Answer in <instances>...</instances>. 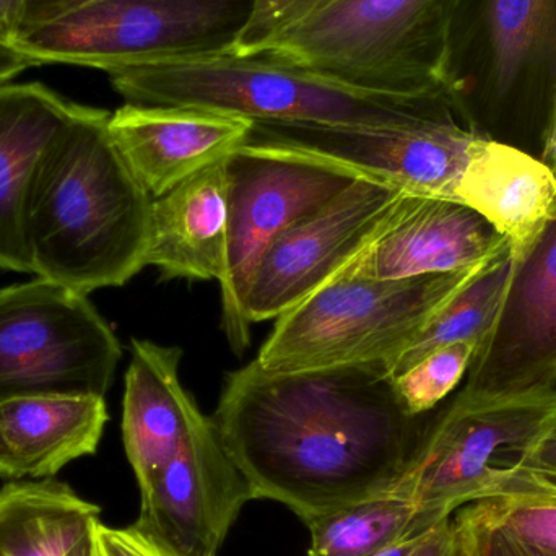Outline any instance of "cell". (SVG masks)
I'll return each instance as SVG.
<instances>
[{
	"label": "cell",
	"instance_id": "836d02e7",
	"mask_svg": "<svg viewBox=\"0 0 556 556\" xmlns=\"http://www.w3.org/2000/svg\"><path fill=\"white\" fill-rule=\"evenodd\" d=\"M29 67H35V62L28 55L20 52L13 46L0 45V85L10 84Z\"/></svg>",
	"mask_w": 556,
	"mask_h": 556
},
{
	"label": "cell",
	"instance_id": "30bf717a",
	"mask_svg": "<svg viewBox=\"0 0 556 556\" xmlns=\"http://www.w3.org/2000/svg\"><path fill=\"white\" fill-rule=\"evenodd\" d=\"M477 139L447 114L408 126L254 123L247 143L330 163L408 194L456 201Z\"/></svg>",
	"mask_w": 556,
	"mask_h": 556
},
{
	"label": "cell",
	"instance_id": "603a6c76",
	"mask_svg": "<svg viewBox=\"0 0 556 556\" xmlns=\"http://www.w3.org/2000/svg\"><path fill=\"white\" fill-rule=\"evenodd\" d=\"M513 264L511 244L483 264L392 363L394 376L407 371L441 346L466 342L479 349L498 319L511 280Z\"/></svg>",
	"mask_w": 556,
	"mask_h": 556
},
{
	"label": "cell",
	"instance_id": "9a60e30c",
	"mask_svg": "<svg viewBox=\"0 0 556 556\" xmlns=\"http://www.w3.org/2000/svg\"><path fill=\"white\" fill-rule=\"evenodd\" d=\"M253 126L205 108L134 103L117 108L108 123L114 146L153 199L230 159Z\"/></svg>",
	"mask_w": 556,
	"mask_h": 556
},
{
	"label": "cell",
	"instance_id": "6da1fadb",
	"mask_svg": "<svg viewBox=\"0 0 556 556\" xmlns=\"http://www.w3.org/2000/svg\"><path fill=\"white\" fill-rule=\"evenodd\" d=\"M386 362L273 372L256 359L228 372L212 421L254 500L304 525L389 495L428 420L402 404Z\"/></svg>",
	"mask_w": 556,
	"mask_h": 556
},
{
	"label": "cell",
	"instance_id": "2e32d148",
	"mask_svg": "<svg viewBox=\"0 0 556 556\" xmlns=\"http://www.w3.org/2000/svg\"><path fill=\"white\" fill-rule=\"evenodd\" d=\"M74 106L39 81L0 85V269L31 274L26 243L29 195Z\"/></svg>",
	"mask_w": 556,
	"mask_h": 556
},
{
	"label": "cell",
	"instance_id": "1f68e13d",
	"mask_svg": "<svg viewBox=\"0 0 556 556\" xmlns=\"http://www.w3.org/2000/svg\"><path fill=\"white\" fill-rule=\"evenodd\" d=\"M519 469L531 470L556 480V425L526 454Z\"/></svg>",
	"mask_w": 556,
	"mask_h": 556
},
{
	"label": "cell",
	"instance_id": "52a82bcc",
	"mask_svg": "<svg viewBox=\"0 0 556 556\" xmlns=\"http://www.w3.org/2000/svg\"><path fill=\"white\" fill-rule=\"evenodd\" d=\"M248 15L250 0H97L26 33L15 48L35 65L111 74L156 59L228 51Z\"/></svg>",
	"mask_w": 556,
	"mask_h": 556
},
{
	"label": "cell",
	"instance_id": "9c48e42d",
	"mask_svg": "<svg viewBox=\"0 0 556 556\" xmlns=\"http://www.w3.org/2000/svg\"><path fill=\"white\" fill-rule=\"evenodd\" d=\"M230 192L222 327L237 355L251 343L247 313L254 274L269 248L293 225L332 201L359 176L340 166L244 143L225 160Z\"/></svg>",
	"mask_w": 556,
	"mask_h": 556
},
{
	"label": "cell",
	"instance_id": "d6986e66",
	"mask_svg": "<svg viewBox=\"0 0 556 556\" xmlns=\"http://www.w3.org/2000/svg\"><path fill=\"white\" fill-rule=\"evenodd\" d=\"M230 192L225 162L153 199L147 266L165 278L222 280Z\"/></svg>",
	"mask_w": 556,
	"mask_h": 556
},
{
	"label": "cell",
	"instance_id": "e575fe53",
	"mask_svg": "<svg viewBox=\"0 0 556 556\" xmlns=\"http://www.w3.org/2000/svg\"><path fill=\"white\" fill-rule=\"evenodd\" d=\"M541 160L554 172L556 178V84L551 108H548L547 126H545Z\"/></svg>",
	"mask_w": 556,
	"mask_h": 556
},
{
	"label": "cell",
	"instance_id": "4316f807",
	"mask_svg": "<svg viewBox=\"0 0 556 556\" xmlns=\"http://www.w3.org/2000/svg\"><path fill=\"white\" fill-rule=\"evenodd\" d=\"M323 0H250V15L227 52L237 58L264 54L281 35L306 18Z\"/></svg>",
	"mask_w": 556,
	"mask_h": 556
},
{
	"label": "cell",
	"instance_id": "277c9868",
	"mask_svg": "<svg viewBox=\"0 0 556 556\" xmlns=\"http://www.w3.org/2000/svg\"><path fill=\"white\" fill-rule=\"evenodd\" d=\"M460 2L323 0L261 58L375 93L451 101Z\"/></svg>",
	"mask_w": 556,
	"mask_h": 556
},
{
	"label": "cell",
	"instance_id": "44dd1931",
	"mask_svg": "<svg viewBox=\"0 0 556 556\" xmlns=\"http://www.w3.org/2000/svg\"><path fill=\"white\" fill-rule=\"evenodd\" d=\"M100 515L67 483L10 480L0 489V556H65Z\"/></svg>",
	"mask_w": 556,
	"mask_h": 556
},
{
	"label": "cell",
	"instance_id": "f546056e",
	"mask_svg": "<svg viewBox=\"0 0 556 556\" xmlns=\"http://www.w3.org/2000/svg\"><path fill=\"white\" fill-rule=\"evenodd\" d=\"M97 0H25L23 12L22 38L26 33L35 31L55 20L64 18Z\"/></svg>",
	"mask_w": 556,
	"mask_h": 556
},
{
	"label": "cell",
	"instance_id": "7a4b0ae2",
	"mask_svg": "<svg viewBox=\"0 0 556 556\" xmlns=\"http://www.w3.org/2000/svg\"><path fill=\"white\" fill-rule=\"evenodd\" d=\"M110 111L75 104L26 214L31 274L88 294L147 267L153 198L111 139Z\"/></svg>",
	"mask_w": 556,
	"mask_h": 556
},
{
	"label": "cell",
	"instance_id": "8d00e7d4",
	"mask_svg": "<svg viewBox=\"0 0 556 556\" xmlns=\"http://www.w3.org/2000/svg\"><path fill=\"white\" fill-rule=\"evenodd\" d=\"M431 531H433V529H431ZM430 532L420 535V538L410 539V541H405L402 542V544L394 545V547L388 548V551L382 552V554L376 556H412L414 555V552L420 547L421 542L427 539V535L430 534Z\"/></svg>",
	"mask_w": 556,
	"mask_h": 556
},
{
	"label": "cell",
	"instance_id": "83f0119b",
	"mask_svg": "<svg viewBox=\"0 0 556 556\" xmlns=\"http://www.w3.org/2000/svg\"><path fill=\"white\" fill-rule=\"evenodd\" d=\"M454 519L463 532L467 556H545L502 532L470 521L460 511L454 513Z\"/></svg>",
	"mask_w": 556,
	"mask_h": 556
},
{
	"label": "cell",
	"instance_id": "5b68a950",
	"mask_svg": "<svg viewBox=\"0 0 556 556\" xmlns=\"http://www.w3.org/2000/svg\"><path fill=\"white\" fill-rule=\"evenodd\" d=\"M482 266L397 280L333 278L277 317L256 362L273 372L371 362L391 368Z\"/></svg>",
	"mask_w": 556,
	"mask_h": 556
},
{
	"label": "cell",
	"instance_id": "8992f818",
	"mask_svg": "<svg viewBox=\"0 0 556 556\" xmlns=\"http://www.w3.org/2000/svg\"><path fill=\"white\" fill-rule=\"evenodd\" d=\"M556 425V389L513 397L457 394L437 418L389 495L453 518L492 495Z\"/></svg>",
	"mask_w": 556,
	"mask_h": 556
},
{
	"label": "cell",
	"instance_id": "4fadbf2b",
	"mask_svg": "<svg viewBox=\"0 0 556 556\" xmlns=\"http://www.w3.org/2000/svg\"><path fill=\"white\" fill-rule=\"evenodd\" d=\"M498 319L460 394L513 397L556 389V215L519 253Z\"/></svg>",
	"mask_w": 556,
	"mask_h": 556
},
{
	"label": "cell",
	"instance_id": "d590c367",
	"mask_svg": "<svg viewBox=\"0 0 556 556\" xmlns=\"http://www.w3.org/2000/svg\"><path fill=\"white\" fill-rule=\"evenodd\" d=\"M98 525L91 528L65 556H101L100 545H98Z\"/></svg>",
	"mask_w": 556,
	"mask_h": 556
},
{
	"label": "cell",
	"instance_id": "5bb4252c",
	"mask_svg": "<svg viewBox=\"0 0 556 556\" xmlns=\"http://www.w3.org/2000/svg\"><path fill=\"white\" fill-rule=\"evenodd\" d=\"M508 244L463 202L407 192L368 247L333 278L397 280L454 273L482 266Z\"/></svg>",
	"mask_w": 556,
	"mask_h": 556
},
{
	"label": "cell",
	"instance_id": "4dcf8cb0",
	"mask_svg": "<svg viewBox=\"0 0 556 556\" xmlns=\"http://www.w3.org/2000/svg\"><path fill=\"white\" fill-rule=\"evenodd\" d=\"M412 556H467L463 532L454 516L437 526Z\"/></svg>",
	"mask_w": 556,
	"mask_h": 556
},
{
	"label": "cell",
	"instance_id": "ba28073f",
	"mask_svg": "<svg viewBox=\"0 0 556 556\" xmlns=\"http://www.w3.org/2000/svg\"><path fill=\"white\" fill-rule=\"evenodd\" d=\"M123 349L87 294L45 278L0 290V402L106 395Z\"/></svg>",
	"mask_w": 556,
	"mask_h": 556
},
{
	"label": "cell",
	"instance_id": "ffe728a7",
	"mask_svg": "<svg viewBox=\"0 0 556 556\" xmlns=\"http://www.w3.org/2000/svg\"><path fill=\"white\" fill-rule=\"evenodd\" d=\"M456 201L482 215L516 254L555 217L556 178L539 156L480 136Z\"/></svg>",
	"mask_w": 556,
	"mask_h": 556
},
{
	"label": "cell",
	"instance_id": "ac0fdd59",
	"mask_svg": "<svg viewBox=\"0 0 556 556\" xmlns=\"http://www.w3.org/2000/svg\"><path fill=\"white\" fill-rule=\"evenodd\" d=\"M110 415L103 395H38L0 402V477L42 480L93 456Z\"/></svg>",
	"mask_w": 556,
	"mask_h": 556
},
{
	"label": "cell",
	"instance_id": "7c38bea8",
	"mask_svg": "<svg viewBox=\"0 0 556 556\" xmlns=\"http://www.w3.org/2000/svg\"><path fill=\"white\" fill-rule=\"evenodd\" d=\"M253 500L214 421L202 414L172 463L140 490L132 528L168 556H218L244 505Z\"/></svg>",
	"mask_w": 556,
	"mask_h": 556
},
{
	"label": "cell",
	"instance_id": "e0dca14e",
	"mask_svg": "<svg viewBox=\"0 0 556 556\" xmlns=\"http://www.w3.org/2000/svg\"><path fill=\"white\" fill-rule=\"evenodd\" d=\"M123 402L127 460L143 490L172 463L201 408L179 378L182 350L132 340Z\"/></svg>",
	"mask_w": 556,
	"mask_h": 556
},
{
	"label": "cell",
	"instance_id": "8fae6325",
	"mask_svg": "<svg viewBox=\"0 0 556 556\" xmlns=\"http://www.w3.org/2000/svg\"><path fill=\"white\" fill-rule=\"evenodd\" d=\"M407 192L359 176L285 231L257 266L247 300L251 323L277 319L329 283L388 224Z\"/></svg>",
	"mask_w": 556,
	"mask_h": 556
},
{
	"label": "cell",
	"instance_id": "3957f363",
	"mask_svg": "<svg viewBox=\"0 0 556 556\" xmlns=\"http://www.w3.org/2000/svg\"><path fill=\"white\" fill-rule=\"evenodd\" d=\"M108 75L126 103L205 108L253 123L408 126L456 114L447 98L375 93L227 51L156 59Z\"/></svg>",
	"mask_w": 556,
	"mask_h": 556
},
{
	"label": "cell",
	"instance_id": "cb8c5ba5",
	"mask_svg": "<svg viewBox=\"0 0 556 556\" xmlns=\"http://www.w3.org/2000/svg\"><path fill=\"white\" fill-rule=\"evenodd\" d=\"M470 521L556 556V480L518 469L492 495L459 509Z\"/></svg>",
	"mask_w": 556,
	"mask_h": 556
},
{
	"label": "cell",
	"instance_id": "484cf974",
	"mask_svg": "<svg viewBox=\"0 0 556 556\" xmlns=\"http://www.w3.org/2000/svg\"><path fill=\"white\" fill-rule=\"evenodd\" d=\"M473 343L441 346L415 363L407 371L395 375V389L412 415H427L463 381L476 356Z\"/></svg>",
	"mask_w": 556,
	"mask_h": 556
},
{
	"label": "cell",
	"instance_id": "f1b7e54d",
	"mask_svg": "<svg viewBox=\"0 0 556 556\" xmlns=\"http://www.w3.org/2000/svg\"><path fill=\"white\" fill-rule=\"evenodd\" d=\"M98 545L101 556H168L155 544L143 538L132 526L110 528L98 525Z\"/></svg>",
	"mask_w": 556,
	"mask_h": 556
},
{
	"label": "cell",
	"instance_id": "7402d4cb",
	"mask_svg": "<svg viewBox=\"0 0 556 556\" xmlns=\"http://www.w3.org/2000/svg\"><path fill=\"white\" fill-rule=\"evenodd\" d=\"M446 519L418 511L397 496H378L309 522L307 556H376L427 534Z\"/></svg>",
	"mask_w": 556,
	"mask_h": 556
},
{
	"label": "cell",
	"instance_id": "d4e9b609",
	"mask_svg": "<svg viewBox=\"0 0 556 556\" xmlns=\"http://www.w3.org/2000/svg\"><path fill=\"white\" fill-rule=\"evenodd\" d=\"M495 93L508 97L544 55L556 23V0H489L485 9Z\"/></svg>",
	"mask_w": 556,
	"mask_h": 556
},
{
	"label": "cell",
	"instance_id": "d6a6232c",
	"mask_svg": "<svg viewBox=\"0 0 556 556\" xmlns=\"http://www.w3.org/2000/svg\"><path fill=\"white\" fill-rule=\"evenodd\" d=\"M25 0H0V45L13 46L22 35Z\"/></svg>",
	"mask_w": 556,
	"mask_h": 556
}]
</instances>
